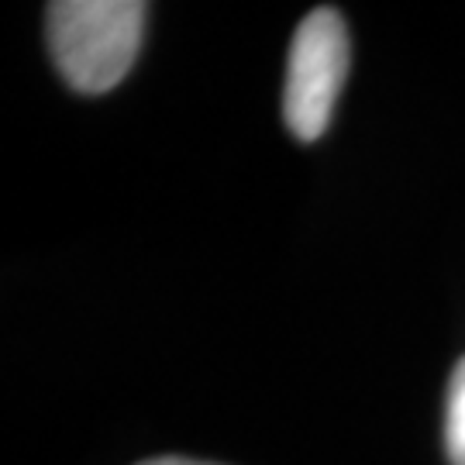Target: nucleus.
Instances as JSON below:
<instances>
[{
  "label": "nucleus",
  "instance_id": "f257e3e1",
  "mask_svg": "<svg viewBox=\"0 0 465 465\" xmlns=\"http://www.w3.org/2000/svg\"><path fill=\"white\" fill-rule=\"evenodd\" d=\"M149 7L142 0H55L45 7L49 55L80 94H107L132 73Z\"/></svg>",
  "mask_w": 465,
  "mask_h": 465
},
{
  "label": "nucleus",
  "instance_id": "f03ea898",
  "mask_svg": "<svg viewBox=\"0 0 465 465\" xmlns=\"http://www.w3.org/2000/svg\"><path fill=\"white\" fill-rule=\"evenodd\" d=\"M351 45L345 17L334 7H314L297 25L290 59H286V90L282 117L300 142H317L328 132L338 94L349 80Z\"/></svg>",
  "mask_w": 465,
  "mask_h": 465
},
{
  "label": "nucleus",
  "instance_id": "7ed1b4c3",
  "mask_svg": "<svg viewBox=\"0 0 465 465\" xmlns=\"http://www.w3.org/2000/svg\"><path fill=\"white\" fill-rule=\"evenodd\" d=\"M445 451L451 465H465V359L455 366L445 403Z\"/></svg>",
  "mask_w": 465,
  "mask_h": 465
},
{
  "label": "nucleus",
  "instance_id": "20e7f679",
  "mask_svg": "<svg viewBox=\"0 0 465 465\" xmlns=\"http://www.w3.org/2000/svg\"><path fill=\"white\" fill-rule=\"evenodd\" d=\"M138 465H214V462H193V459H183V455H163V459H149V462Z\"/></svg>",
  "mask_w": 465,
  "mask_h": 465
}]
</instances>
